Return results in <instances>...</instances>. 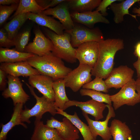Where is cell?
Instances as JSON below:
<instances>
[{
	"label": "cell",
	"mask_w": 140,
	"mask_h": 140,
	"mask_svg": "<svg viewBox=\"0 0 140 140\" xmlns=\"http://www.w3.org/2000/svg\"><path fill=\"white\" fill-rule=\"evenodd\" d=\"M71 37V42L74 48L90 41L99 42L104 40L103 34L99 28L90 29L80 25H75L71 29L65 31Z\"/></svg>",
	"instance_id": "6"
},
{
	"label": "cell",
	"mask_w": 140,
	"mask_h": 140,
	"mask_svg": "<svg viewBox=\"0 0 140 140\" xmlns=\"http://www.w3.org/2000/svg\"><path fill=\"white\" fill-rule=\"evenodd\" d=\"M53 87L54 93V105L56 107L63 110L65 103L69 100L66 93L64 79L54 81Z\"/></svg>",
	"instance_id": "26"
},
{
	"label": "cell",
	"mask_w": 140,
	"mask_h": 140,
	"mask_svg": "<svg viewBox=\"0 0 140 140\" xmlns=\"http://www.w3.org/2000/svg\"><path fill=\"white\" fill-rule=\"evenodd\" d=\"M7 79L8 87L3 92L2 96L6 99L11 98L14 106L18 103L25 104L30 96L23 89L19 78L8 75Z\"/></svg>",
	"instance_id": "9"
},
{
	"label": "cell",
	"mask_w": 140,
	"mask_h": 140,
	"mask_svg": "<svg viewBox=\"0 0 140 140\" xmlns=\"http://www.w3.org/2000/svg\"><path fill=\"white\" fill-rule=\"evenodd\" d=\"M38 4L41 7L44 9V11L45 9L50 2L51 0H36Z\"/></svg>",
	"instance_id": "40"
},
{
	"label": "cell",
	"mask_w": 140,
	"mask_h": 140,
	"mask_svg": "<svg viewBox=\"0 0 140 140\" xmlns=\"http://www.w3.org/2000/svg\"><path fill=\"white\" fill-rule=\"evenodd\" d=\"M122 0H103L101 1L96 10L100 12V13L104 16L108 15L107 12V7L110 6L113 3L116 1H122Z\"/></svg>",
	"instance_id": "35"
},
{
	"label": "cell",
	"mask_w": 140,
	"mask_h": 140,
	"mask_svg": "<svg viewBox=\"0 0 140 140\" xmlns=\"http://www.w3.org/2000/svg\"><path fill=\"white\" fill-rule=\"evenodd\" d=\"M69 9L68 0H66L54 7L49 8L41 12L47 15H52L58 19L66 31L71 29L75 26Z\"/></svg>",
	"instance_id": "16"
},
{
	"label": "cell",
	"mask_w": 140,
	"mask_h": 140,
	"mask_svg": "<svg viewBox=\"0 0 140 140\" xmlns=\"http://www.w3.org/2000/svg\"><path fill=\"white\" fill-rule=\"evenodd\" d=\"M31 140H64L57 130L48 127L41 120H36Z\"/></svg>",
	"instance_id": "20"
},
{
	"label": "cell",
	"mask_w": 140,
	"mask_h": 140,
	"mask_svg": "<svg viewBox=\"0 0 140 140\" xmlns=\"http://www.w3.org/2000/svg\"><path fill=\"white\" fill-rule=\"evenodd\" d=\"M92 68L88 65L79 64L64 78L66 87L74 92L80 90L84 85L92 80Z\"/></svg>",
	"instance_id": "7"
},
{
	"label": "cell",
	"mask_w": 140,
	"mask_h": 140,
	"mask_svg": "<svg viewBox=\"0 0 140 140\" xmlns=\"http://www.w3.org/2000/svg\"><path fill=\"white\" fill-rule=\"evenodd\" d=\"M98 42V58L91 73L95 77L106 79L113 68L115 54L124 48V41L120 38H108Z\"/></svg>",
	"instance_id": "1"
},
{
	"label": "cell",
	"mask_w": 140,
	"mask_h": 140,
	"mask_svg": "<svg viewBox=\"0 0 140 140\" xmlns=\"http://www.w3.org/2000/svg\"><path fill=\"white\" fill-rule=\"evenodd\" d=\"M99 51L98 42H86L80 45L76 49L75 57L80 64L88 65L93 68L97 61Z\"/></svg>",
	"instance_id": "10"
},
{
	"label": "cell",
	"mask_w": 140,
	"mask_h": 140,
	"mask_svg": "<svg viewBox=\"0 0 140 140\" xmlns=\"http://www.w3.org/2000/svg\"><path fill=\"white\" fill-rule=\"evenodd\" d=\"M134 53L138 59H140V42L137 43L135 46Z\"/></svg>",
	"instance_id": "41"
},
{
	"label": "cell",
	"mask_w": 140,
	"mask_h": 140,
	"mask_svg": "<svg viewBox=\"0 0 140 140\" xmlns=\"http://www.w3.org/2000/svg\"><path fill=\"white\" fill-rule=\"evenodd\" d=\"M72 106L79 107L82 112L91 115L96 121H99L104 117L103 112L107 107L106 104L104 103L92 99L85 102L69 100L65 103L63 110Z\"/></svg>",
	"instance_id": "14"
},
{
	"label": "cell",
	"mask_w": 140,
	"mask_h": 140,
	"mask_svg": "<svg viewBox=\"0 0 140 140\" xmlns=\"http://www.w3.org/2000/svg\"><path fill=\"white\" fill-rule=\"evenodd\" d=\"M25 83L31 94L36 99V103L30 109L25 107L24 110L23 109L21 113L22 122L30 123L31 121L29 119L32 117H35L36 120H40L43 114L46 112H48L53 116L57 114L54 102L48 100L43 96L41 97L38 96L35 93L33 88L27 83Z\"/></svg>",
	"instance_id": "4"
},
{
	"label": "cell",
	"mask_w": 140,
	"mask_h": 140,
	"mask_svg": "<svg viewBox=\"0 0 140 140\" xmlns=\"http://www.w3.org/2000/svg\"><path fill=\"white\" fill-rule=\"evenodd\" d=\"M45 32L53 45L52 53L54 56L71 64L76 62V49L72 46L70 34L65 32L59 35L51 30L45 29Z\"/></svg>",
	"instance_id": "3"
},
{
	"label": "cell",
	"mask_w": 140,
	"mask_h": 140,
	"mask_svg": "<svg viewBox=\"0 0 140 140\" xmlns=\"http://www.w3.org/2000/svg\"><path fill=\"white\" fill-rule=\"evenodd\" d=\"M34 33L35 37L33 41L26 46L24 52L32 53L40 56L51 53L53 47L51 40L47 38L39 28L35 29Z\"/></svg>",
	"instance_id": "13"
},
{
	"label": "cell",
	"mask_w": 140,
	"mask_h": 140,
	"mask_svg": "<svg viewBox=\"0 0 140 140\" xmlns=\"http://www.w3.org/2000/svg\"><path fill=\"white\" fill-rule=\"evenodd\" d=\"M82 88L106 93L109 92L105 80L98 77H95L93 80L84 85Z\"/></svg>",
	"instance_id": "32"
},
{
	"label": "cell",
	"mask_w": 140,
	"mask_h": 140,
	"mask_svg": "<svg viewBox=\"0 0 140 140\" xmlns=\"http://www.w3.org/2000/svg\"><path fill=\"white\" fill-rule=\"evenodd\" d=\"M15 43L13 40L10 39L7 33L4 29L0 30V46L9 48L15 46Z\"/></svg>",
	"instance_id": "34"
},
{
	"label": "cell",
	"mask_w": 140,
	"mask_h": 140,
	"mask_svg": "<svg viewBox=\"0 0 140 140\" xmlns=\"http://www.w3.org/2000/svg\"><path fill=\"white\" fill-rule=\"evenodd\" d=\"M136 91L140 96V78H137L136 80Z\"/></svg>",
	"instance_id": "42"
},
{
	"label": "cell",
	"mask_w": 140,
	"mask_h": 140,
	"mask_svg": "<svg viewBox=\"0 0 140 140\" xmlns=\"http://www.w3.org/2000/svg\"><path fill=\"white\" fill-rule=\"evenodd\" d=\"M48 127L55 129L64 140H77L80 137L79 131L71 121L64 117L62 121L53 117L47 120L46 124Z\"/></svg>",
	"instance_id": "12"
},
{
	"label": "cell",
	"mask_w": 140,
	"mask_h": 140,
	"mask_svg": "<svg viewBox=\"0 0 140 140\" xmlns=\"http://www.w3.org/2000/svg\"><path fill=\"white\" fill-rule=\"evenodd\" d=\"M80 93L82 96H88L97 101L112 105L109 94L103 93L92 90L83 88L80 90Z\"/></svg>",
	"instance_id": "30"
},
{
	"label": "cell",
	"mask_w": 140,
	"mask_h": 140,
	"mask_svg": "<svg viewBox=\"0 0 140 140\" xmlns=\"http://www.w3.org/2000/svg\"><path fill=\"white\" fill-rule=\"evenodd\" d=\"M71 15L73 21L86 25L90 29L93 28L97 23L107 24L110 23L108 19L96 10L83 12L73 11Z\"/></svg>",
	"instance_id": "18"
},
{
	"label": "cell",
	"mask_w": 140,
	"mask_h": 140,
	"mask_svg": "<svg viewBox=\"0 0 140 140\" xmlns=\"http://www.w3.org/2000/svg\"><path fill=\"white\" fill-rule=\"evenodd\" d=\"M139 7L138 8L135 7L132 9V12L135 13H137L140 16V2H138Z\"/></svg>",
	"instance_id": "43"
},
{
	"label": "cell",
	"mask_w": 140,
	"mask_h": 140,
	"mask_svg": "<svg viewBox=\"0 0 140 140\" xmlns=\"http://www.w3.org/2000/svg\"><path fill=\"white\" fill-rule=\"evenodd\" d=\"M139 2H140V0H123L118 3H113L109 6V9L114 14L113 20L114 22L117 24L121 23L124 20V16L126 15H130L137 20V16L140 15L131 14L129 10L133 4Z\"/></svg>",
	"instance_id": "21"
},
{
	"label": "cell",
	"mask_w": 140,
	"mask_h": 140,
	"mask_svg": "<svg viewBox=\"0 0 140 140\" xmlns=\"http://www.w3.org/2000/svg\"><path fill=\"white\" fill-rule=\"evenodd\" d=\"M23 104L18 103L14 106L13 112L9 121L4 124H2L0 140H6L8 132L16 125H21L25 128H27L26 125L22 121L21 119V113Z\"/></svg>",
	"instance_id": "22"
},
{
	"label": "cell",
	"mask_w": 140,
	"mask_h": 140,
	"mask_svg": "<svg viewBox=\"0 0 140 140\" xmlns=\"http://www.w3.org/2000/svg\"><path fill=\"white\" fill-rule=\"evenodd\" d=\"M19 0H0V4L3 5H7L10 4H19Z\"/></svg>",
	"instance_id": "37"
},
{
	"label": "cell",
	"mask_w": 140,
	"mask_h": 140,
	"mask_svg": "<svg viewBox=\"0 0 140 140\" xmlns=\"http://www.w3.org/2000/svg\"><path fill=\"white\" fill-rule=\"evenodd\" d=\"M8 74L4 71L0 69V90L4 91L5 89L8 80Z\"/></svg>",
	"instance_id": "36"
},
{
	"label": "cell",
	"mask_w": 140,
	"mask_h": 140,
	"mask_svg": "<svg viewBox=\"0 0 140 140\" xmlns=\"http://www.w3.org/2000/svg\"><path fill=\"white\" fill-rule=\"evenodd\" d=\"M108 113L103 121L94 120L89 118L88 114L82 112L91 132L93 140H96L97 136H100L103 140H110L112 138L110 127L108 126L109 120L114 117L115 114L112 105L106 104Z\"/></svg>",
	"instance_id": "8"
},
{
	"label": "cell",
	"mask_w": 140,
	"mask_h": 140,
	"mask_svg": "<svg viewBox=\"0 0 140 140\" xmlns=\"http://www.w3.org/2000/svg\"><path fill=\"white\" fill-rule=\"evenodd\" d=\"M27 19V13H21L13 17L5 25L4 29L10 39L13 40L18 34L20 28Z\"/></svg>",
	"instance_id": "27"
},
{
	"label": "cell",
	"mask_w": 140,
	"mask_h": 140,
	"mask_svg": "<svg viewBox=\"0 0 140 140\" xmlns=\"http://www.w3.org/2000/svg\"><path fill=\"white\" fill-rule=\"evenodd\" d=\"M109 127L113 140L132 139L131 131L125 122L114 119L111 122Z\"/></svg>",
	"instance_id": "24"
},
{
	"label": "cell",
	"mask_w": 140,
	"mask_h": 140,
	"mask_svg": "<svg viewBox=\"0 0 140 140\" xmlns=\"http://www.w3.org/2000/svg\"><path fill=\"white\" fill-rule=\"evenodd\" d=\"M101 0H68L69 9L83 12L92 11L99 6Z\"/></svg>",
	"instance_id": "28"
},
{
	"label": "cell",
	"mask_w": 140,
	"mask_h": 140,
	"mask_svg": "<svg viewBox=\"0 0 140 140\" xmlns=\"http://www.w3.org/2000/svg\"><path fill=\"white\" fill-rule=\"evenodd\" d=\"M28 80L31 86L37 89L48 100L54 102V93L53 87L54 81L52 78L40 74L29 77Z\"/></svg>",
	"instance_id": "15"
},
{
	"label": "cell",
	"mask_w": 140,
	"mask_h": 140,
	"mask_svg": "<svg viewBox=\"0 0 140 140\" xmlns=\"http://www.w3.org/2000/svg\"><path fill=\"white\" fill-rule=\"evenodd\" d=\"M31 30L30 28H27L18 33L13 40L15 43V49L24 52L29 40Z\"/></svg>",
	"instance_id": "31"
},
{
	"label": "cell",
	"mask_w": 140,
	"mask_h": 140,
	"mask_svg": "<svg viewBox=\"0 0 140 140\" xmlns=\"http://www.w3.org/2000/svg\"><path fill=\"white\" fill-rule=\"evenodd\" d=\"M44 11L35 0H20L18 8L12 16L13 18L17 15L22 13L31 12L38 13Z\"/></svg>",
	"instance_id": "29"
},
{
	"label": "cell",
	"mask_w": 140,
	"mask_h": 140,
	"mask_svg": "<svg viewBox=\"0 0 140 140\" xmlns=\"http://www.w3.org/2000/svg\"><path fill=\"white\" fill-rule=\"evenodd\" d=\"M136 91V80L133 78L122 87L118 92L110 95V99L113 103L114 110L124 105L133 106L139 103L140 96Z\"/></svg>",
	"instance_id": "5"
},
{
	"label": "cell",
	"mask_w": 140,
	"mask_h": 140,
	"mask_svg": "<svg viewBox=\"0 0 140 140\" xmlns=\"http://www.w3.org/2000/svg\"><path fill=\"white\" fill-rule=\"evenodd\" d=\"M28 19L42 26L47 27L56 33L61 35L64 33L65 30L63 25L53 18L41 12L34 13H27Z\"/></svg>",
	"instance_id": "19"
},
{
	"label": "cell",
	"mask_w": 140,
	"mask_h": 140,
	"mask_svg": "<svg viewBox=\"0 0 140 140\" xmlns=\"http://www.w3.org/2000/svg\"><path fill=\"white\" fill-rule=\"evenodd\" d=\"M138 29L140 30V25H139L138 27Z\"/></svg>",
	"instance_id": "44"
},
{
	"label": "cell",
	"mask_w": 140,
	"mask_h": 140,
	"mask_svg": "<svg viewBox=\"0 0 140 140\" xmlns=\"http://www.w3.org/2000/svg\"><path fill=\"white\" fill-rule=\"evenodd\" d=\"M36 55L31 53L22 52L14 48L1 47L0 48V62L15 63L25 61Z\"/></svg>",
	"instance_id": "23"
},
{
	"label": "cell",
	"mask_w": 140,
	"mask_h": 140,
	"mask_svg": "<svg viewBox=\"0 0 140 140\" xmlns=\"http://www.w3.org/2000/svg\"><path fill=\"white\" fill-rule=\"evenodd\" d=\"M0 69L4 71L8 74L15 77H29L40 74L36 69L26 61L1 63Z\"/></svg>",
	"instance_id": "17"
},
{
	"label": "cell",
	"mask_w": 140,
	"mask_h": 140,
	"mask_svg": "<svg viewBox=\"0 0 140 140\" xmlns=\"http://www.w3.org/2000/svg\"><path fill=\"white\" fill-rule=\"evenodd\" d=\"M25 61L40 74L50 77L54 81L64 79L72 70L65 66L62 59L54 55L52 52L41 56L36 55Z\"/></svg>",
	"instance_id": "2"
},
{
	"label": "cell",
	"mask_w": 140,
	"mask_h": 140,
	"mask_svg": "<svg viewBox=\"0 0 140 140\" xmlns=\"http://www.w3.org/2000/svg\"><path fill=\"white\" fill-rule=\"evenodd\" d=\"M57 114H60L68 119L79 130L81 134L83 140H93L89 128L82 121L75 112L73 115L67 114L59 108L55 107Z\"/></svg>",
	"instance_id": "25"
},
{
	"label": "cell",
	"mask_w": 140,
	"mask_h": 140,
	"mask_svg": "<svg viewBox=\"0 0 140 140\" xmlns=\"http://www.w3.org/2000/svg\"><path fill=\"white\" fill-rule=\"evenodd\" d=\"M133 65L134 67L136 69L137 78H140V59H138L137 60L134 62Z\"/></svg>",
	"instance_id": "39"
},
{
	"label": "cell",
	"mask_w": 140,
	"mask_h": 140,
	"mask_svg": "<svg viewBox=\"0 0 140 140\" xmlns=\"http://www.w3.org/2000/svg\"><path fill=\"white\" fill-rule=\"evenodd\" d=\"M66 0H52L45 9L46 10L50 7H52L56 6L60 3L65 1Z\"/></svg>",
	"instance_id": "38"
},
{
	"label": "cell",
	"mask_w": 140,
	"mask_h": 140,
	"mask_svg": "<svg viewBox=\"0 0 140 140\" xmlns=\"http://www.w3.org/2000/svg\"><path fill=\"white\" fill-rule=\"evenodd\" d=\"M19 4L0 5V25H2L18 8Z\"/></svg>",
	"instance_id": "33"
},
{
	"label": "cell",
	"mask_w": 140,
	"mask_h": 140,
	"mask_svg": "<svg viewBox=\"0 0 140 140\" xmlns=\"http://www.w3.org/2000/svg\"><path fill=\"white\" fill-rule=\"evenodd\" d=\"M134 71L127 65L113 68L105 80L108 89L121 88L132 79Z\"/></svg>",
	"instance_id": "11"
}]
</instances>
